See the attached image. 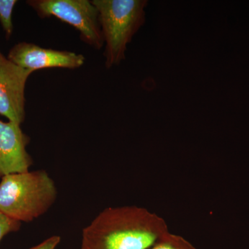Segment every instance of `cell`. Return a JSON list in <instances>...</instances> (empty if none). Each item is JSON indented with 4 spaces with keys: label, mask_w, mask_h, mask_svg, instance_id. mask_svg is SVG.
<instances>
[{
    "label": "cell",
    "mask_w": 249,
    "mask_h": 249,
    "mask_svg": "<svg viewBox=\"0 0 249 249\" xmlns=\"http://www.w3.org/2000/svg\"><path fill=\"white\" fill-rule=\"evenodd\" d=\"M7 58L18 66L32 71L53 67L74 70L83 66L85 62L82 54L43 48L27 42L15 45Z\"/></svg>",
    "instance_id": "obj_6"
},
{
    "label": "cell",
    "mask_w": 249,
    "mask_h": 249,
    "mask_svg": "<svg viewBox=\"0 0 249 249\" xmlns=\"http://www.w3.org/2000/svg\"><path fill=\"white\" fill-rule=\"evenodd\" d=\"M149 249H196L182 236L168 232Z\"/></svg>",
    "instance_id": "obj_8"
},
{
    "label": "cell",
    "mask_w": 249,
    "mask_h": 249,
    "mask_svg": "<svg viewBox=\"0 0 249 249\" xmlns=\"http://www.w3.org/2000/svg\"><path fill=\"white\" fill-rule=\"evenodd\" d=\"M27 4L40 18L53 17L79 31L82 41L101 49L104 40L98 10L89 0H29Z\"/></svg>",
    "instance_id": "obj_4"
},
{
    "label": "cell",
    "mask_w": 249,
    "mask_h": 249,
    "mask_svg": "<svg viewBox=\"0 0 249 249\" xmlns=\"http://www.w3.org/2000/svg\"><path fill=\"white\" fill-rule=\"evenodd\" d=\"M32 71L18 66L0 50V115L20 124L25 119V88Z\"/></svg>",
    "instance_id": "obj_5"
},
{
    "label": "cell",
    "mask_w": 249,
    "mask_h": 249,
    "mask_svg": "<svg viewBox=\"0 0 249 249\" xmlns=\"http://www.w3.org/2000/svg\"><path fill=\"white\" fill-rule=\"evenodd\" d=\"M106 44L105 65L107 69L125 58L127 46L145 21L146 0H93Z\"/></svg>",
    "instance_id": "obj_3"
},
{
    "label": "cell",
    "mask_w": 249,
    "mask_h": 249,
    "mask_svg": "<svg viewBox=\"0 0 249 249\" xmlns=\"http://www.w3.org/2000/svg\"><path fill=\"white\" fill-rule=\"evenodd\" d=\"M61 241V237L53 235L30 249H55Z\"/></svg>",
    "instance_id": "obj_11"
},
{
    "label": "cell",
    "mask_w": 249,
    "mask_h": 249,
    "mask_svg": "<svg viewBox=\"0 0 249 249\" xmlns=\"http://www.w3.org/2000/svg\"><path fill=\"white\" fill-rule=\"evenodd\" d=\"M168 232L165 219L145 208L109 207L83 229L80 249H149Z\"/></svg>",
    "instance_id": "obj_1"
},
{
    "label": "cell",
    "mask_w": 249,
    "mask_h": 249,
    "mask_svg": "<svg viewBox=\"0 0 249 249\" xmlns=\"http://www.w3.org/2000/svg\"><path fill=\"white\" fill-rule=\"evenodd\" d=\"M20 227V222L15 221L0 211V242L10 232L17 231Z\"/></svg>",
    "instance_id": "obj_10"
},
{
    "label": "cell",
    "mask_w": 249,
    "mask_h": 249,
    "mask_svg": "<svg viewBox=\"0 0 249 249\" xmlns=\"http://www.w3.org/2000/svg\"><path fill=\"white\" fill-rule=\"evenodd\" d=\"M57 195L45 170L11 174L0 181V211L17 222H32L49 211Z\"/></svg>",
    "instance_id": "obj_2"
},
{
    "label": "cell",
    "mask_w": 249,
    "mask_h": 249,
    "mask_svg": "<svg viewBox=\"0 0 249 249\" xmlns=\"http://www.w3.org/2000/svg\"><path fill=\"white\" fill-rule=\"evenodd\" d=\"M29 138L20 124L0 121V178L29 171L33 160L26 147Z\"/></svg>",
    "instance_id": "obj_7"
},
{
    "label": "cell",
    "mask_w": 249,
    "mask_h": 249,
    "mask_svg": "<svg viewBox=\"0 0 249 249\" xmlns=\"http://www.w3.org/2000/svg\"><path fill=\"white\" fill-rule=\"evenodd\" d=\"M17 3V0H0V24L8 40L14 32L12 15Z\"/></svg>",
    "instance_id": "obj_9"
}]
</instances>
